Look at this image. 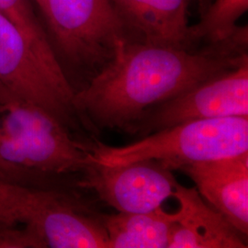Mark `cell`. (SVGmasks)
<instances>
[{
    "label": "cell",
    "instance_id": "cell-1",
    "mask_svg": "<svg viewBox=\"0 0 248 248\" xmlns=\"http://www.w3.org/2000/svg\"><path fill=\"white\" fill-rule=\"evenodd\" d=\"M248 60V53L212 46L194 52L121 38L110 59L76 91L74 105L97 128L132 133L153 108Z\"/></svg>",
    "mask_w": 248,
    "mask_h": 248
},
{
    "label": "cell",
    "instance_id": "cell-2",
    "mask_svg": "<svg viewBox=\"0 0 248 248\" xmlns=\"http://www.w3.org/2000/svg\"><path fill=\"white\" fill-rule=\"evenodd\" d=\"M91 143L41 107L13 99L0 108V182L37 189H59L63 178L89 169Z\"/></svg>",
    "mask_w": 248,
    "mask_h": 248
},
{
    "label": "cell",
    "instance_id": "cell-3",
    "mask_svg": "<svg viewBox=\"0 0 248 248\" xmlns=\"http://www.w3.org/2000/svg\"><path fill=\"white\" fill-rule=\"evenodd\" d=\"M248 152V117H229L177 124L122 147L94 142L91 162L120 165L156 160L170 170Z\"/></svg>",
    "mask_w": 248,
    "mask_h": 248
},
{
    "label": "cell",
    "instance_id": "cell-4",
    "mask_svg": "<svg viewBox=\"0 0 248 248\" xmlns=\"http://www.w3.org/2000/svg\"><path fill=\"white\" fill-rule=\"evenodd\" d=\"M0 83L9 92L43 108L68 129L81 121L76 90L51 42L35 41L0 14Z\"/></svg>",
    "mask_w": 248,
    "mask_h": 248
},
{
    "label": "cell",
    "instance_id": "cell-5",
    "mask_svg": "<svg viewBox=\"0 0 248 248\" xmlns=\"http://www.w3.org/2000/svg\"><path fill=\"white\" fill-rule=\"evenodd\" d=\"M42 13L53 48L75 65H104L112 55L116 41L127 38L112 0H45Z\"/></svg>",
    "mask_w": 248,
    "mask_h": 248
},
{
    "label": "cell",
    "instance_id": "cell-6",
    "mask_svg": "<svg viewBox=\"0 0 248 248\" xmlns=\"http://www.w3.org/2000/svg\"><path fill=\"white\" fill-rule=\"evenodd\" d=\"M248 117V60L148 110L133 133L146 136L192 121Z\"/></svg>",
    "mask_w": 248,
    "mask_h": 248
},
{
    "label": "cell",
    "instance_id": "cell-7",
    "mask_svg": "<svg viewBox=\"0 0 248 248\" xmlns=\"http://www.w3.org/2000/svg\"><path fill=\"white\" fill-rule=\"evenodd\" d=\"M177 182L158 161L142 159L120 165L93 163L78 186L95 191L118 213H149L173 197Z\"/></svg>",
    "mask_w": 248,
    "mask_h": 248
},
{
    "label": "cell",
    "instance_id": "cell-8",
    "mask_svg": "<svg viewBox=\"0 0 248 248\" xmlns=\"http://www.w3.org/2000/svg\"><path fill=\"white\" fill-rule=\"evenodd\" d=\"M24 226L42 248H108L102 215L61 189H38Z\"/></svg>",
    "mask_w": 248,
    "mask_h": 248
},
{
    "label": "cell",
    "instance_id": "cell-9",
    "mask_svg": "<svg viewBox=\"0 0 248 248\" xmlns=\"http://www.w3.org/2000/svg\"><path fill=\"white\" fill-rule=\"evenodd\" d=\"M195 183L204 201L247 237L248 233V152L186 165L179 169Z\"/></svg>",
    "mask_w": 248,
    "mask_h": 248
},
{
    "label": "cell",
    "instance_id": "cell-10",
    "mask_svg": "<svg viewBox=\"0 0 248 248\" xmlns=\"http://www.w3.org/2000/svg\"><path fill=\"white\" fill-rule=\"evenodd\" d=\"M198 1L205 9L208 0H112L124 22L142 43L191 50L194 44L188 9Z\"/></svg>",
    "mask_w": 248,
    "mask_h": 248
},
{
    "label": "cell",
    "instance_id": "cell-11",
    "mask_svg": "<svg viewBox=\"0 0 248 248\" xmlns=\"http://www.w3.org/2000/svg\"><path fill=\"white\" fill-rule=\"evenodd\" d=\"M173 198L179 209L169 248H246L247 242L222 213L204 201L196 187L177 184Z\"/></svg>",
    "mask_w": 248,
    "mask_h": 248
},
{
    "label": "cell",
    "instance_id": "cell-12",
    "mask_svg": "<svg viewBox=\"0 0 248 248\" xmlns=\"http://www.w3.org/2000/svg\"><path fill=\"white\" fill-rule=\"evenodd\" d=\"M177 212L161 207L149 213L102 215L108 248H169Z\"/></svg>",
    "mask_w": 248,
    "mask_h": 248
},
{
    "label": "cell",
    "instance_id": "cell-13",
    "mask_svg": "<svg viewBox=\"0 0 248 248\" xmlns=\"http://www.w3.org/2000/svg\"><path fill=\"white\" fill-rule=\"evenodd\" d=\"M248 9V0H215L205 9L201 21L191 26L194 43L204 40L212 47L247 53L248 28H239L236 22Z\"/></svg>",
    "mask_w": 248,
    "mask_h": 248
},
{
    "label": "cell",
    "instance_id": "cell-14",
    "mask_svg": "<svg viewBox=\"0 0 248 248\" xmlns=\"http://www.w3.org/2000/svg\"><path fill=\"white\" fill-rule=\"evenodd\" d=\"M37 188H26L0 182V226L15 227L25 225Z\"/></svg>",
    "mask_w": 248,
    "mask_h": 248
},
{
    "label": "cell",
    "instance_id": "cell-15",
    "mask_svg": "<svg viewBox=\"0 0 248 248\" xmlns=\"http://www.w3.org/2000/svg\"><path fill=\"white\" fill-rule=\"evenodd\" d=\"M0 14L28 37L39 42H51L36 16L31 0H0Z\"/></svg>",
    "mask_w": 248,
    "mask_h": 248
},
{
    "label": "cell",
    "instance_id": "cell-16",
    "mask_svg": "<svg viewBox=\"0 0 248 248\" xmlns=\"http://www.w3.org/2000/svg\"><path fill=\"white\" fill-rule=\"evenodd\" d=\"M9 94H10V92H9V90L5 89L4 86L0 83V100L4 99Z\"/></svg>",
    "mask_w": 248,
    "mask_h": 248
},
{
    "label": "cell",
    "instance_id": "cell-17",
    "mask_svg": "<svg viewBox=\"0 0 248 248\" xmlns=\"http://www.w3.org/2000/svg\"><path fill=\"white\" fill-rule=\"evenodd\" d=\"M34 2H35L36 4L38 5V7H39L40 10L43 12L44 8H45V0H34Z\"/></svg>",
    "mask_w": 248,
    "mask_h": 248
}]
</instances>
